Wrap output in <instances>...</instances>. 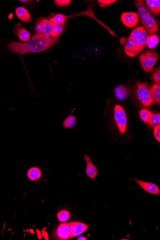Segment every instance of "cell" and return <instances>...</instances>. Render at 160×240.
I'll return each mask as SVG.
<instances>
[{"label": "cell", "instance_id": "obj_1", "mask_svg": "<svg viewBox=\"0 0 160 240\" xmlns=\"http://www.w3.org/2000/svg\"><path fill=\"white\" fill-rule=\"evenodd\" d=\"M58 39L59 37L52 38L50 36L37 34L26 43L10 42L8 45V48L12 52L21 55L28 53H38L48 49Z\"/></svg>", "mask_w": 160, "mask_h": 240}, {"label": "cell", "instance_id": "obj_2", "mask_svg": "<svg viewBox=\"0 0 160 240\" xmlns=\"http://www.w3.org/2000/svg\"><path fill=\"white\" fill-rule=\"evenodd\" d=\"M135 4L142 24L151 34L156 33L158 31L156 21L150 13L143 1L140 0L136 1Z\"/></svg>", "mask_w": 160, "mask_h": 240}, {"label": "cell", "instance_id": "obj_3", "mask_svg": "<svg viewBox=\"0 0 160 240\" xmlns=\"http://www.w3.org/2000/svg\"><path fill=\"white\" fill-rule=\"evenodd\" d=\"M113 117L117 129L121 134H125L127 128V119L125 110L122 106L119 105L115 106Z\"/></svg>", "mask_w": 160, "mask_h": 240}, {"label": "cell", "instance_id": "obj_4", "mask_svg": "<svg viewBox=\"0 0 160 240\" xmlns=\"http://www.w3.org/2000/svg\"><path fill=\"white\" fill-rule=\"evenodd\" d=\"M159 58V54L157 52L153 51H146L139 56V60L143 69L149 73L153 71Z\"/></svg>", "mask_w": 160, "mask_h": 240}, {"label": "cell", "instance_id": "obj_5", "mask_svg": "<svg viewBox=\"0 0 160 240\" xmlns=\"http://www.w3.org/2000/svg\"><path fill=\"white\" fill-rule=\"evenodd\" d=\"M137 95L140 102L144 106H150L153 103L150 88L146 82H137Z\"/></svg>", "mask_w": 160, "mask_h": 240}, {"label": "cell", "instance_id": "obj_6", "mask_svg": "<svg viewBox=\"0 0 160 240\" xmlns=\"http://www.w3.org/2000/svg\"><path fill=\"white\" fill-rule=\"evenodd\" d=\"M135 39L139 48L143 51L145 46L146 45L149 35L147 31L143 27H139L134 29L130 35Z\"/></svg>", "mask_w": 160, "mask_h": 240}, {"label": "cell", "instance_id": "obj_7", "mask_svg": "<svg viewBox=\"0 0 160 240\" xmlns=\"http://www.w3.org/2000/svg\"><path fill=\"white\" fill-rule=\"evenodd\" d=\"M53 25L50 20L46 18H42L37 23L35 30L37 34L45 36H50Z\"/></svg>", "mask_w": 160, "mask_h": 240}, {"label": "cell", "instance_id": "obj_8", "mask_svg": "<svg viewBox=\"0 0 160 240\" xmlns=\"http://www.w3.org/2000/svg\"><path fill=\"white\" fill-rule=\"evenodd\" d=\"M121 21L124 25L129 28L136 27L140 21V17L136 12H125L121 17Z\"/></svg>", "mask_w": 160, "mask_h": 240}, {"label": "cell", "instance_id": "obj_9", "mask_svg": "<svg viewBox=\"0 0 160 240\" xmlns=\"http://www.w3.org/2000/svg\"><path fill=\"white\" fill-rule=\"evenodd\" d=\"M124 51L126 54L131 58L136 56L141 51L139 48L136 41L130 36L129 37L126 41Z\"/></svg>", "mask_w": 160, "mask_h": 240}, {"label": "cell", "instance_id": "obj_10", "mask_svg": "<svg viewBox=\"0 0 160 240\" xmlns=\"http://www.w3.org/2000/svg\"><path fill=\"white\" fill-rule=\"evenodd\" d=\"M70 228V238L75 237L82 233L88 229V226L80 222H72L69 223Z\"/></svg>", "mask_w": 160, "mask_h": 240}, {"label": "cell", "instance_id": "obj_11", "mask_svg": "<svg viewBox=\"0 0 160 240\" xmlns=\"http://www.w3.org/2000/svg\"><path fill=\"white\" fill-rule=\"evenodd\" d=\"M69 223H63L58 226L55 231V237L59 240H68L70 238Z\"/></svg>", "mask_w": 160, "mask_h": 240}, {"label": "cell", "instance_id": "obj_12", "mask_svg": "<svg viewBox=\"0 0 160 240\" xmlns=\"http://www.w3.org/2000/svg\"><path fill=\"white\" fill-rule=\"evenodd\" d=\"M137 183L140 185L143 189L148 193L154 195H160V191L159 187L154 184L150 182L140 181L139 180L134 179Z\"/></svg>", "mask_w": 160, "mask_h": 240}, {"label": "cell", "instance_id": "obj_13", "mask_svg": "<svg viewBox=\"0 0 160 240\" xmlns=\"http://www.w3.org/2000/svg\"><path fill=\"white\" fill-rule=\"evenodd\" d=\"M14 33L21 41L28 42L29 41L30 35L29 32L25 28L20 24H18L15 25L14 28Z\"/></svg>", "mask_w": 160, "mask_h": 240}, {"label": "cell", "instance_id": "obj_14", "mask_svg": "<svg viewBox=\"0 0 160 240\" xmlns=\"http://www.w3.org/2000/svg\"><path fill=\"white\" fill-rule=\"evenodd\" d=\"M85 160L86 163V174L87 176L92 179L96 178L98 173V169L97 167L92 163L89 157L87 155H85Z\"/></svg>", "mask_w": 160, "mask_h": 240}, {"label": "cell", "instance_id": "obj_15", "mask_svg": "<svg viewBox=\"0 0 160 240\" xmlns=\"http://www.w3.org/2000/svg\"><path fill=\"white\" fill-rule=\"evenodd\" d=\"M114 94L116 98L119 100H124L129 96L130 91L127 86L124 85H119L115 88Z\"/></svg>", "mask_w": 160, "mask_h": 240}, {"label": "cell", "instance_id": "obj_16", "mask_svg": "<svg viewBox=\"0 0 160 240\" xmlns=\"http://www.w3.org/2000/svg\"><path fill=\"white\" fill-rule=\"evenodd\" d=\"M15 14L17 17L24 22H29L31 21V17L29 12L23 7L17 8L15 9Z\"/></svg>", "mask_w": 160, "mask_h": 240}, {"label": "cell", "instance_id": "obj_17", "mask_svg": "<svg viewBox=\"0 0 160 240\" xmlns=\"http://www.w3.org/2000/svg\"><path fill=\"white\" fill-rule=\"evenodd\" d=\"M27 176L31 181H37L41 177V170L39 167L37 166L31 167L28 171Z\"/></svg>", "mask_w": 160, "mask_h": 240}, {"label": "cell", "instance_id": "obj_18", "mask_svg": "<svg viewBox=\"0 0 160 240\" xmlns=\"http://www.w3.org/2000/svg\"><path fill=\"white\" fill-rule=\"evenodd\" d=\"M145 2L153 14H154L155 16L160 15V0H146Z\"/></svg>", "mask_w": 160, "mask_h": 240}, {"label": "cell", "instance_id": "obj_19", "mask_svg": "<svg viewBox=\"0 0 160 240\" xmlns=\"http://www.w3.org/2000/svg\"><path fill=\"white\" fill-rule=\"evenodd\" d=\"M150 91L153 102L159 104L160 102V85L155 84L150 88Z\"/></svg>", "mask_w": 160, "mask_h": 240}, {"label": "cell", "instance_id": "obj_20", "mask_svg": "<svg viewBox=\"0 0 160 240\" xmlns=\"http://www.w3.org/2000/svg\"><path fill=\"white\" fill-rule=\"evenodd\" d=\"M77 123V119L72 115H69L65 119L63 123V126L66 129H72Z\"/></svg>", "mask_w": 160, "mask_h": 240}, {"label": "cell", "instance_id": "obj_21", "mask_svg": "<svg viewBox=\"0 0 160 240\" xmlns=\"http://www.w3.org/2000/svg\"><path fill=\"white\" fill-rule=\"evenodd\" d=\"M159 42V38L155 34L149 35L147 41L146 45L151 49H153L156 47Z\"/></svg>", "mask_w": 160, "mask_h": 240}, {"label": "cell", "instance_id": "obj_22", "mask_svg": "<svg viewBox=\"0 0 160 240\" xmlns=\"http://www.w3.org/2000/svg\"><path fill=\"white\" fill-rule=\"evenodd\" d=\"M67 20V17L62 14H58L54 17L51 18V22L53 25H64L65 22Z\"/></svg>", "mask_w": 160, "mask_h": 240}, {"label": "cell", "instance_id": "obj_23", "mask_svg": "<svg viewBox=\"0 0 160 240\" xmlns=\"http://www.w3.org/2000/svg\"><path fill=\"white\" fill-rule=\"evenodd\" d=\"M63 29L64 25H53V28L50 34L51 38H55L59 37L63 31Z\"/></svg>", "mask_w": 160, "mask_h": 240}, {"label": "cell", "instance_id": "obj_24", "mask_svg": "<svg viewBox=\"0 0 160 240\" xmlns=\"http://www.w3.org/2000/svg\"><path fill=\"white\" fill-rule=\"evenodd\" d=\"M152 113L147 109H143L140 110L139 112L140 118L143 121L146 123H149L150 118L151 117Z\"/></svg>", "mask_w": 160, "mask_h": 240}, {"label": "cell", "instance_id": "obj_25", "mask_svg": "<svg viewBox=\"0 0 160 240\" xmlns=\"http://www.w3.org/2000/svg\"><path fill=\"white\" fill-rule=\"evenodd\" d=\"M57 216L59 221L62 223H65L70 219V214L69 211L67 210H63L58 212Z\"/></svg>", "mask_w": 160, "mask_h": 240}, {"label": "cell", "instance_id": "obj_26", "mask_svg": "<svg viewBox=\"0 0 160 240\" xmlns=\"http://www.w3.org/2000/svg\"><path fill=\"white\" fill-rule=\"evenodd\" d=\"M148 123L150 124V125L153 126H156L160 125V113L152 114L151 117L150 118V121H149Z\"/></svg>", "mask_w": 160, "mask_h": 240}, {"label": "cell", "instance_id": "obj_27", "mask_svg": "<svg viewBox=\"0 0 160 240\" xmlns=\"http://www.w3.org/2000/svg\"><path fill=\"white\" fill-rule=\"evenodd\" d=\"M117 1L115 0H98L97 3L100 7L102 8H105L115 3Z\"/></svg>", "mask_w": 160, "mask_h": 240}, {"label": "cell", "instance_id": "obj_28", "mask_svg": "<svg viewBox=\"0 0 160 240\" xmlns=\"http://www.w3.org/2000/svg\"><path fill=\"white\" fill-rule=\"evenodd\" d=\"M151 79L160 85V69H157L151 75Z\"/></svg>", "mask_w": 160, "mask_h": 240}, {"label": "cell", "instance_id": "obj_29", "mask_svg": "<svg viewBox=\"0 0 160 240\" xmlns=\"http://www.w3.org/2000/svg\"><path fill=\"white\" fill-rule=\"evenodd\" d=\"M55 3L56 5L59 7H64L68 5L72 2V1L69 0H55Z\"/></svg>", "mask_w": 160, "mask_h": 240}, {"label": "cell", "instance_id": "obj_30", "mask_svg": "<svg viewBox=\"0 0 160 240\" xmlns=\"http://www.w3.org/2000/svg\"><path fill=\"white\" fill-rule=\"evenodd\" d=\"M154 135L155 139L160 142V125L154 126Z\"/></svg>", "mask_w": 160, "mask_h": 240}, {"label": "cell", "instance_id": "obj_31", "mask_svg": "<svg viewBox=\"0 0 160 240\" xmlns=\"http://www.w3.org/2000/svg\"><path fill=\"white\" fill-rule=\"evenodd\" d=\"M37 233H38V238H39V239H41L42 238V235L41 234V231H38V230H37Z\"/></svg>", "mask_w": 160, "mask_h": 240}, {"label": "cell", "instance_id": "obj_32", "mask_svg": "<svg viewBox=\"0 0 160 240\" xmlns=\"http://www.w3.org/2000/svg\"><path fill=\"white\" fill-rule=\"evenodd\" d=\"M77 240H87V238H86L85 237L80 236V237H79L78 238V239H77Z\"/></svg>", "mask_w": 160, "mask_h": 240}]
</instances>
